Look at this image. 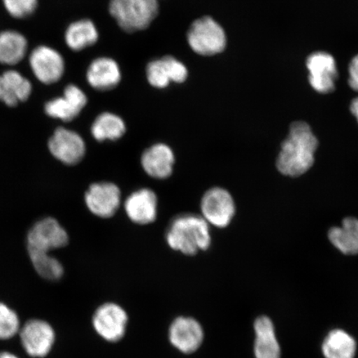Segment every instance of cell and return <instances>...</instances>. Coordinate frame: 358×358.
I'll return each instance as SVG.
<instances>
[{"label":"cell","instance_id":"cell-1","mask_svg":"<svg viewBox=\"0 0 358 358\" xmlns=\"http://www.w3.org/2000/svg\"><path fill=\"white\" fill-rule=\"evenodd\" d=\"M317 148L319 140L310 124L296 120L290 124L287 136L282 142L276 167L285 176H301L315 164Z\"/></svg>","mask_w":358,"mask_h":358},{"label":"cell","instance_id":"cell-2","mask_svg":"<svg viewBox=\"0 0 358 358\" xmlns=\"http://www.w3.org/2000/svg\"><path fill=\"white\" fill-rule=\"evenodd\" d=\"M209 226L199 215H180L173 218L168 227L167 243L177 252L194 256L199 250H207L211 246Z\"/></svg>","mask_w":358,"mask_h":358},{"label":"cell","instance_id":"cell-3","mask_svg":"<svg viewBox=\"0 0 358 358\" xmlns=\"http://www.w3.org/2000/svg\"><path fill=\"white\" fill-rule=\"evenodd\" d=\"M110 13L120 28L132 33L145 29L158 15V0H111Z\"/></svg>","mask_w":358,"mask_h":358},{"label":"cell","instance_id":"cell-4","mask_svg":"<svg viewBox=\"0 0 358 358\" xmlns=\"http://www.w3.org/2000/svg\"><path fill=\"white\" fill-rule=\"evenodd\" d=\"M187 41L198 55L214 56L225 50L227 38L219 22L211 17L205 16L191 25L187 32Z\"/></svg>","mask_w":358,"mask_h":358},{"label":"cell","instance_id":"cell-5","mask_svg":"<svg viewBox=\"0 0 358 358\" xmlns=\"http://www.w3.org/2000/svg\"><path fill=\"white\" fill-rule=\"evenodd\" d=\"M308 83L317 93L326 95L337 87L339 77L337 61L333 55L325 51H315L306 57Z\"/></svg>","mask_w":358,"mask_h":358},{"label":"cell","instance_id":"cell-6","mask_svg":"<svg viewBox=\"0 0 358 358\" xmlns=\"http://www.w3.org/2000/svg\"><path fill=\"white\" fill-rule=\"evenodd\" d=\"M69 237L64 227L53 217H44L36 222L27 234L28 252H50L64 248Z\"/></svg>","mask_w":358,"mask_h":358},{"label":"cell","instance_id":"cell-7","mask_svg":"<svg viewBox=\"0 0 358 358\" xmlns=\"http://www.w3.org/2000/svg\"><path fill=\"white\" fill-rule=\"evenodd\" d=\"M201 217L209 225L224 228L230 225L236 214V204L230 192L215 187L205 192L201 200Z\"/></svg>","mask_w":358,"mask_h":358},{"label":"cell","instance_id":"cell-8","mask_svg":"<svg viewBox=\"0 0 358 358\" xmlns=\"http://www.w3.org/2000/svg\"><path fill=\"white\" fill-rule=\"evenodd\" d=\"M128 315L122 306L106 303L97 308L92 317L94 329L107 342L116 343L127 333Z\"/></svg>","mask_w":358,"mask_h":358},{"label":"cell","instance_id":"cell-9","mask_svg":"<svg viewBox=\"0 0 358 358\" xmlns=\"http://www.w3.org/2000/svg\"><path fill=\"white\" fill-rule=\"evenodd\" d=\"M22 348L30 357L48 356L55 345L56 335L50 324L42 320H30L20 330Z\"/></svg>","mask_w":358,"mask_h":358},{"label":"cell","instance_id":"cell-10","mask_svg":"<svg viewBox=\"0 0 358 358\" xmlns=\"http://www.w3.org/2000/svg\"><path fill=\"white\" fill-rule=\"evenodd\" d=\"M122 192L113 182L93 183L85 194L89 211L101 218L113 217L120 206Z\"/></svg>","mask_w":358,"mask_h":358},{"label":"cell","instance_id":"cell-11","mask_svg":"<svg viewBox=\"0 0 358 358\" xmlns=\"http://www.w3.org/2000/svg\"><path fill=\"white\" fill-rule=\"evenodd\" d=\"M48 150L56 159L66 165L80 162L86 155L83 138L70 129L57 128L48 141Z\"/></svg>","mask_w":358,"mask_h":358},{"label":"cell","instance_id":"cell-12","mask_svg":"<svg viewBox=\"0 0 358 358\" xmlns=\"http://www.w3.org/2000/svg\"><path fill=\"white\" fill-rule=\"evenodd\" d=\"M29 65L36 78L46 85L58 82L64 73V57L47 46H38L31 52Z\"/></svg>","mask_w":358,"mask_h":358},{"label":"cell","instance_id":"cell-13","mask_svg":"<svg viewBox=\"0 0 358 358\" xmlns=\"http://www.w3.org/2000/svg\"><path fill=\"white\" fill-rule=\"evenodd\" d=\"M204 333L201 324L190 317H178L169 329V339L179 352L190 355L203 342Z\"/></svg>","mask_w":358,"mask_h":358},{"label":"cell","instance_id":"cell-14","mask_svg":"<svg viewBox=\"0 0 358 358\" xmlns=\"http://www.w3.org/2000/svg\"><path fill=\"white\" fill-rule=\"evenodd\" d=\"M87 103V98L82 90L69 85L65 88L64 96L47 102L45 112L52 118L69 122L78 117Z\"/></svg>","mask_w":358,"mask_h":358},{"label":"cell","instance_id":"cell-15","mask_svg":"<svg viewBox=\"0 0 358 358\" xmlns=\"http://www.w3.org/2000/svg\"><path fill=\"white\" fill-rule=\"evenodd\" d=\"M124 210L133 222L148 225L155 221L158 214V198L149 189L134 191L125 200Z\"/></svg>","mask_w":358,"mask_h":358},{"label":"cell","instance_id":"cell-16","mask_svg":"<svg viewBox=\"0 0 358 358\" xmlns=\"http://www.w3.org/2000/svg\"><path fill=\"white\" fill-rule=\"evenodd\" d=\"M176 157L171 148L157 144L147 149L141 157V165L148 176L165 179L171 176Z\"/></svg>","mask_w":358,"mask_h":358},{"label":"cell","instance_id":"cell-17","mask_svg":"<svg viewBox=\"0 0 358 358\" xmlns=\"http://www.w3.org/2000/svg\"><path fill=\"white\" fill-rule=\"evenodd\" d=\"M32 83L19 71L8 70L0 75V101L15 107L29 100L32 94Z\"/></svg>","mask_w":358,"mask_h":358},{"label":"cell","instance_id":"cell-18","mask_svg":"<svg viewBox=\"0 0 358 358\" xmlns=\"http://www.w3.org/2000/svg\"><path fill=\"white\" fill-rule=\"evenodd\" d=\"M87 80L92 87L101 91L114 88L120 82L119 66L110 58H98L89 66Z\"/></svg>","mask_w":358,"mask_h":358},{"label":"cell","instance_id":"cell-19","mask_svg":"<svg viewBox=\"0 0 358 358\" xmlns=\"http://www.w3.org/2000/svg\"><path fill=\"white\" fill-rule=\"evenodd\" d=\"M254 327L256 332L255 356L257 358H280V348L271 320L266 316L259 317Z\"/></svg>","mask_w":358,"mask_h":358},{"label":"cell","instance_id":"cell-20","mask_svg":"<svg viewBox=\"0 0 358 358\" xmlns=\"http://www.w3.org/2000/svg\"><path fill=\"white\" fill-rule=\"evenodd\" d=\"M330 243L347 256L358 255V219L344 218L341 225L331 228L328 234Z\"/></svg>","mask_w":358,"mask_h":358},{"label":"cell","instance_id":"cell-21","mask_svg":"<svg viewBox=\"0 0 358 358\" xmlns=\"http://www.w3.org/2000/svg\"><path fill=\"white\" fill-rule=\"evenodd\" d=\"M28 40L20 32L6 30L0 33V64L13 66L24 60Z\"/></svg>","mask_w":358,"mask_h":358},{"label":"cell","instance_id":"cell-22","mask_svg":"<svg viewBox=\"0 0 358 358\" xmlns=\"http://www.w3.org/2000/svg\"><path fill=\"white\" fill-rule=\"evenodd\" d=\"M322 351L326 358H355L357 343L345 331L336 329L327 336Z\"/></svg>","mask_w":358,"mask_h":358},{"label":"cell","instance_id":"cell-23","mask_svg":"<svg viewBox=\"0 0 358 358\" xmlns=\"http://www.w3.org/2000/svg\"><path fill=\"white\" fill-rule=\"evenodd\" d=\"M67 46L74 51H80L97 41L98 32L91 20H83L71 24L65 35Z\"/></svg>","mask_w":358,"mask_h":358},{"label":"cell","instance_id":"cell-24","mask_svg":"<svg viewBox=\"0 0 358 358\" xmlns=\"http://www.w3.org/2000/svg\"><path fill=\"white\" fill-rule=\"evenodd\" d=\"M125 124L118 115L103 113L98 116L92 127V133L97 141H116L125 133Z\"/></svg>","mask_w":358,"mask_h":358},{"label":"cell","instance_id":"cell-25","mask_svg":"<svg viewBox=\"0 0 358 358\" xmlns=\"http://www.w3.org/2000/svg\"><path fill=\"white\" fill-rule=\"evenodd\" d=\"M31 263L42 278L59 280L64 275V268L55 257L47 252H28Z\"/></svg>","mask_w":358,"mask_h":358},{"label":"cell","instance_id":"cell-26","mask_svg":"<svg viewBox=\"0 0 358 358\" xmlns=\"http://www.w3.org/2000/svg\"><path fill=\"white\" fill-rule=\"evenodd\" d=\"M21 326L17 313L0 302V340L10 339L20 333Z\"/></svg>","mask_w":358,"mask_h":358},{"label":"cell","instance_id":"cell-27","mask_svg":"<svg viewBox=\"0 0 358 358\" xmlns=\"http://www.w3.org/2000/svg\"><path fill=\"white\" fill-rule=\"evenodd\" d=\"M147 78L152 86L164 88L171 82L169 67L165 58L152 61L147 66Z\"/></svg>","mask_w":358,"mask_h":358},{"label":"cell","instance_id":"cell-28","mask_svg":"<svg viewBox=\"0 0 358 358\" xmlns=\"http://www.w3.org/2000/svg\"><path fill=\"white\" fill-rule=\"evenodd\" d=\"M6 10L15 19H26L33 15L38 7V0H3Z\"/></svg>","mask_w":358,"mask_h":358},{"label":"cell","instance_id":"cell-29","mask_svg":"<svg viewBox=\"0 0 358 358\" xmlns=\"http://www.w3.org/2000/svg\"><path fill=\"white\" fill-rule=\"evenodd\" d=\"M167 62L172 82L182 83L185 82L187 78V70L186 66L173 57H164Z\"/></svg>","mask_w":358,"mask_h":358},{"label":"cell","instance_id":"cell-30","mask_svg":"<svg viewBox=\"0 0 358 358\" xmlns=\"http://www.w3.org/2000/svg\"><path fill=\"white\" fill-rule=\"evenodd\" d=\"M348 84L352 91L358 93V55L348 65Z\"/></svg>","mask_w":358,"mask_h":358},{"label":"cell","instance_id":"cell-31","mask_svg":"<svg viewBox=\"0 0 358 358\" xmlns=\"http://www.w3.org/2000/svg\"><path fill=\"white\" fill-rule=\"evenodd\" d=\"M349 110H350V113L356 119L358 124V96L353 98L352 100L350 106H349Z\"/></svg>","mask_w":358,"mask_h":358},{"label":"cell","instance_id":"cell-32","mask_svg":"<svg viewBox=\"0 0 358 358\" xmlns=\"http://www.w3.org/2000/svg\"><path fill=\"white\" fill-rule=\"evenodd\" d=\"M0 358H19L10 352H0Z\"/></svg>","mask_w":358,"mask_h":358}]
</instances>
